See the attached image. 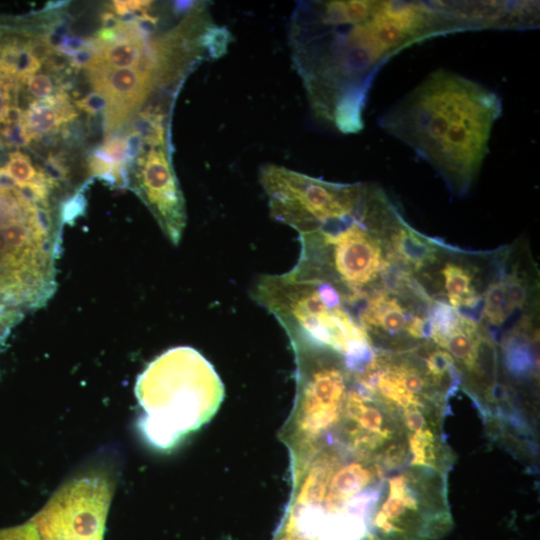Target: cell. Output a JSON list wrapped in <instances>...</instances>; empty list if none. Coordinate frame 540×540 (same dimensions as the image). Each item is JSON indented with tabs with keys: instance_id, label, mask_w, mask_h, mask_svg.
<instances>
[{
	"instance_id": "6da1fadb",
	"label": "cell",
	"mask_w": 540,
	"mask_h": 540,
	"mask_svg": "<svg viewBox=\"0 0 540 540\" xmlns=\"http://www.w3.org/2000/svg\"><path fill=\"white\" fill-rule=\"evenodd\" d=\"M479 28L473 1H303L289 42L314 114L356 133L373 80L390 58L427 39Z\"/></svg>"
},
{
	"instance_id": "8fae6325",
	"label": "cell",
	"mask_w": 540,
	"mask_h": 540,
	"mask_svg": "<svg viewBox=\"0 0 540 540\" xmlns=\"http://www.w3.org/2000/svg\"><path fill=\"white\" fill-rule=\"evenodd\" d=\"M357 321L367 334L380 331L395 336L406 331L409 318L407 310L396 297L378 293L371 298L365 297Z\"/></svg>"
},
{
	"instance_id": "4fadbf2b",
	"label": "cell",
	"mask_w": 540,
	"mask_h": 540,
	"mask_svg": "<svg viewBox=\"0 0 540 540\" xmlns=\"http://www.w3.org/2000/svg\"><path fill=\"white\" fill-rule=\"evenodd\" d=\"M388 235L397 258L412 269H423L436 259V248L432 241L409 227L402 217L390 227Z\"/></svg>"
},
{
	"instance_id": "7402d4cb",
	"label": "cell",
	"mask_w": 540,
	"mask_h": 540,
	"mask_svg": "<svg viewBox=\"0 0 540 540\" xmlns=\"http://www.w3.org/2000/svg\"><path fill=\"white\" fill-rule=\"evenodd\" d=\"M1 139L7 147H23L27 146L31 138L22 122L12 125H3L0 128Z\"/></svg>"
},
{
	"instance_id": "9a60e30c",
	"label": "cell",
	"mask_w": 540,
	"mask_h": 540,
	"mask_svg": "<svg viewBox=\"0 0 540 540\" xmlns=\"http://www.w3.org/2000/svg\"><path fill=\"white\" fill-rule=\"evenodd\" d=\"M151 35L139 32L106 47L102 53L104 63L111 68H131L136 66L144 53Z\"/></svg>"
},
{
	"instance_id": "ac0fdd59",
	"label": "cell",
	"mask_w": 540,
	"mask_h": 540,
	"mask_svg": "<svg viewBox=\"0 0 540 540\" xmlns=\"http://www.w3.org/2000/svg\"><path fill=\"white\" fill-rule=\"evenodd\" d=\"M4 168L17 185L32 182L38 173L30 158L19 150L9 153Z\"/></svg>"
},
{
	"instance_id": "4dcf8cb0",
	"label": "cell",
	"mask_w": 540,
	"mask_h": 540,
	"mask_svg": "<svg viewBox=\"0 0 540 540\" xmlns=\"http://www.w3.org/2000/svg\"><path fill=\"white\" fill-rule=\"evenodd\" d=\"M11 105L10 93L0 83V124H4L9 106Z\"/></svg>"
},
{
	"instance_id": "603a6c76",
	"label": "cell",
	"mask_w": 540,
	"mask_h": 540,
	"mask_svg": "<svg viewBox=\"0 0 540 540\" xmlns=\"http://www.w3.org/2000/svg\"><path fill=\"white\" fill-rule=\"evenodd\" d=\"M27 90L34 97L39 100H44L53 95L54 85L51 78L46 74H34L30 76L27 81Z\"/></svg>"
},
{
	"instance_id": "836d02e7",
	"label": "cell",
	"mask_w": 540,
	"mask_h": 540,
	"mask_svg": "<svg viewBox=\"0 0 540 540\" xmlns=\"http://www.w3.org/2000/svg\"><path fill=\"white\" fill-rule=\"evenodd\" d=\"M67 1H49L43 11L54 12L67 5Z\"/></svg>"
},
{
	"instance_id": "52a82bcc",
	"label": "cell",
	"mask_w": 540,
	"mask_h": 540,
	"mask_svg": "<svg viewBox=\"0 0 540 540\" xmlns=\"http://www.w3.org/2000/svg\"><path fill=\"white\" fill-rule=\"evenodd\" d=\"M260 182L271 216L299 234L353 210L366 188V184L329 182L273 164L262 167Z\"/></svg>"
},
{
	"instance_id": "d4e9b609",
	"label": "cell",
	"mask_w": 540,
	"mask_h": 540,
	"mask_svg": "<svg viewBox=\"0 0 540 540\" xmlns=\"http://www.w3.org/2000/svg\"><path fill=\"white\" fill-rule=\"evenodd\" d=\"M0 540H42L35 526L30 522L0 529Z\"/></svg>"
},
{
	"instance_id": "e575fe53",
	"label": "cell",
	"mask_w": 540,
	"mask_h": 540,
	"mask_svg": "<svg viewBox=\"0 0 540 540\" xmlns=\"http://www.w3.org/2000/svg\"><path fill=\"white\" fill-rule=\"evenodd\" d=\"M0 58H1V48H0Z\"/></svg>"
},
{
	"instance_id": "ffe728a7",
	"label": "cell",
	"mask_w": 540,
	"mask_h": 540,
	"mask_svg": "<svg viewBox=\"0 0 540 540\" xmlns=\"http://www.w3.org/2000/svg\"><path fill=\"white\" fill-rule=\"evenodd\" d=\"M53 189L59 188L62 182L67 180L69 168L62 158L54 155L48 156L44 160V165L40 168Z\"/></svg>"
},
{
	"instance_id": "83f0119b",
	"label": "cell",
	"mask_w": 540,
	"mask_h": 540,
	"mask_svg": "<svg viewBox=\"0 0 540 540\" xmlns=\"http://www.w3.org/2000/svg\"><path fill=\"white\" fill-rule=\"evenodd\" d=\"M127 166L135 162L141 153L143 140L136 131H131L125 139Z\"/></svg>"
},
{
	"instance_id": "277c9868",
	"label": "cell",
	"mask_w": 540,
	"mask_h": 540,
	"mask_svg": "<svg viewBox=\"0 0 540 540\" xmlns=\"http://www.w3.org/2000/svg\"><path fill=\"white\" fill-rule=\"evenodd\" d=\"M60 227L53 211L0 189V307L22 312L54 294Z\"/></svg>"
},
{
	"instance_id": "44dd1931",
	"label": "cell",
	"mask_w": 540,
	"mask_h": 540,
	"mask_svg": "<svg viewBox=\"0 0 540 540\" xmlns=\"http://www.w3.org/2000/svg\"><path fill=\"white\" fill-rule=\"evenodd\" d=\"M40 67L41 63L25 47L19 50L15 63V76L21 85L26 83L27 79L34 75Z\"/></svg>"
},
{
	"instance_id": "1f68e13d",
	"label": "cell",
	"mask_w": 540,
	"mask_h": 540,
	"mask_svg": "<svg viewBox=\"0 0 540 540\" xmlns=\"http://www.w3.org/2000/svg\"><path fill=\"white\" fill-rule=\"evenodd\" d=\"M277 540H303L296 532L290 521H287L284 533Z\"/></svg>"
},
{
	"instance_id": "3957f363",
	"label": "cell",
	"mask_w": 540,
	"mask_h": 540,
	"mask_svg": "<svg viewBox=\"0 0 540 540\" xmlns=\"http://www.w3.org/2000/svg\"><path fill=\"white\" fill-rule=\"evenodd\" d=\"M135 395L143 410L137 422L142 438L168 450L211 420L223 401L224 385L199 351L178 346L148 364L136 380Z\"/></svg>"
},
{
	"instance_id": "7a4b0ae2",
	"label": "cell",
	"mask_w": 540,
	"mask_h": 540,
	"mask_svg": "<svg viewBox=\"0 0 540 540\" xmlns=\"http://www.w3.org/2000/svg\"><path fill=\"white\" fill-rule=\"evenodd\" d=\"M501 112V99L495 92L441 69L386 110L379 125L461 194L478 174Z\"/></svg>"
},
{
	"instance_id": "ba28073f",
	"label": "cell",
	"mask_w": 540,
	"mask_h": 540,
	"mask_svg": "<svg viewBox=\"0 0 540 540\" xmlns=\"http://www.w3.org/2000/svg\"><path fill=\"white\" fill-rule=\"evenodd\" d=\"M288 336L300 367L298 431L304 439H319L343 419L351 372L332 350Z\"/></svg>"
},
{
	"instance_id": "2e32d148",
	"label": "cell",
	"mask_w": 540,
	"mask_h": 540,
	"mask_svg": "<svg viewBox=\"0 0 540 540\" xmlns=\"http://www.w3.org/2000/svg\"><path fill=\"white\" fill-rule=\"evenodd\" d=\"M23 123L31 140H39L45 134L54 133L61 125L55 109L46 99L30 103L24 111Z\"/></svg>"
},
{
	"instance_id": "9c48e42d",
	"label": "cell",
	"mask_w": 540,
	"mask_h": 540,
	"mask_svg": "<svg viewBox=\"0 0 540 540\" xmlns=\"http://www.w3.org/2000/svg\"><path fill=\"white\" fill-rule=\"evenodd\" d=\"M114 483L90 472L65 482L29 521L42 540H103Z\"/></svg>"
},
{
	"instance_id": "4316f807",
	"label": "cell",
	"mask_w": 540,
	"mask_h": 540,
	"mask_svg": "<svg viewBox=\"0 0 540 540\" xmlns=\"http://www.w3.org/2000/svg\"><path fill=\"white\" fill-rule=\"evenodd\" d=\"M406 332L415 339L430 336L431 325L429 319L421 316L410 318L406 326Z\"/></svg>"
},
{
	"instance_id": "f1b7e54d",
	"label": "cell",
	"mask_w": 540,
	"mask_h": 540,
	"mask_svg": "<svg viewBox=\"0 0 540 540\" xmlns=\"http://www.w3.org/2000/svg\"><path fill=\"white\" fill-rule=\"evenodd\" d=\"M87 44V41L79 37H67L63 44L55 51L64 56H72Z\"/></svg>"
},
{
	"instance_id": "5b68a950",
	"label": "cell",
	"mask_w": 540,
	"mask_h": 540,
	"mask_svg": "<svg viewBox=\"0 0 540 540\" xmlns=\"http://www.w3.org/2000/svg\"><path fill=\"white\" fill-rule=\"evenodd\" d=\"M287 335L339 354L349 367L372 354L371 340L335 289L318 280L289 275H263L252 291Z\"/></svg>"
},
{
	"instance_id": "cb8c5ba5",
	"label": "cell",
	"mask_w": 540,
	"mask_h": 540,
	"mask_svg": "<svg viewBox=\"0 0 540 540\" xmlns=\"http://www.w3.org/2000/svg\"><path fill=\"white\" fill-rule=\"evenodd\" d=\"M101 148L113 160L118 168L127 169L126 146L123 138L108 136Z\"/></svg>"
},
{
	"instance_id": "30bf717a",
	"label": "cell",
	"mask_w": 540,
	"mask_h": 540,
	"mask_svg": "<svg viewBox=\"0 0 540 540\" xmlns=\"http://www.w3.org/2000/svg\"><path fill=\"white\" fill-rule=\"evenodd\" d=\"M133 164V190L148 206L166 237L178 245L186 225V210L168 144L152 146L143 142Z\"/></svg>"
},
{
	"instance_id": "8992f818",
	"label": "cell",
	"mask_w": 540,
	"mask_h": 540,
	"mask_svg": "<svg viewBox=\"0 0 540 540\" xmlns=\"http://www.w3.org/2000/svg\"><path fill=\"white\" fill-rule=\"evenodd\" d=\"M447 472L409 465L384 480L365 540H431L452 524Z\"/></svg>"
},
{
	"instance_id": "f546056e",
	"label": "cell",
	"mask_w": 540,
	"mask_h": 540,
	"mask_svg": "<svg viewBox=\"0 0 540 540\" xmlns=\"http://www.w3.org/2000/svg\"><path fill=\"white\" fill-rule=\"evenodd\" d=\"M102 28L119 31L123 28L124 24L117 18L112 12H104L101 14Z\"/></svg>"
},
{
	"instance_id": "7c38bea8",
	"label": "cell",
	"mask_w": 540,
	"mask_h": 540,
	"mask_svg": "<svg viewBox=\"0 0 540 540\" xmlns=\"http://www.w3.org/2000/svg\"><path fill=\"white\" fill-rule=\"evenodd\" d=\"M435 343L445 348L453 361L456 360L465 371L479 374L481 335L474 320L460 314L458 324Z\"/></svg>"
},
{
	"instance_id": "d6986e66",
	"label": "cell",
	"mask_w": 540,
	"mask_h": 540,
	"mask_svg": "<svg viewBox=\"0 0 540 540\" xmlns=\"http://www.w3.org/2000/svg\"><path fill=\"white\" fill-rule=\"evenodd\" d=\"M505 316L514 309L521 308L527 301V284L520 277L513 275L506 280Z\"/></svg>"
},
{
	"instance_id": "5bb4252c",
	"label": "cell",
	"mask_w": 540,
	"mask_h": 540,
	"mask_svg": "<svg viewBox=\"0 0 540 540\" xmlns=\"http://www.w3.org/2000/svg\"><path fill=\"white\" fill-rule=\"evenodd\" d=\"M444 287L451 306L458 310L461 307L475 308L481 298L472 287V274L464 266L448 262L441 270Z\"/></svg>"
},
{
	"instance_id": "484cf974",
	"label": "cell",
	"mask_w": 540,
	"mask_h": 540,
	"mask_svg": "<svg viewBox=\"0 0 540 540\" xmlns=\"http://www.w3.org/2000/svg\"><path fill=\"white\" fill-rule=\"evenodd\" d=\"M108 104V99L97 91L91 92L83 98L75 101V105L78 109L83 110L90 115L105 113Z\"/></svg>"
},
{
	"instance_id": "d6a6232c",
	"label": "cell",
	"mask_w": 540,
	"mask_h": 540,
	"mask_svg": "<svg viewBox=\"0 0 540 540\" xmlns=\"http://www.w3.org/2000/svg\"><path fill=\"white\" fill-rule=\"evenodd\" d=\"M112 7H113L114 13H116L119 17L131 11L128 7L127 1H122V0L112 1Z\"/></svg>"
},
{
	"instance_id": "e0dca14e",
	"label": "cell",
	"mask_w": 540,
	"mask_h": 540,
	"mask_svg": "<svg viewBox=\"0 0 540 540\" xmlns=\"http://www.w3.org/2000/svg\"><path fill=\"white\" fill-rule=\"evenodd\" d=\"M506 282L497 280L492 282L485 293L483 314L489 324L500 326L505 319Z\"/></svg>"
}]
</instances>
